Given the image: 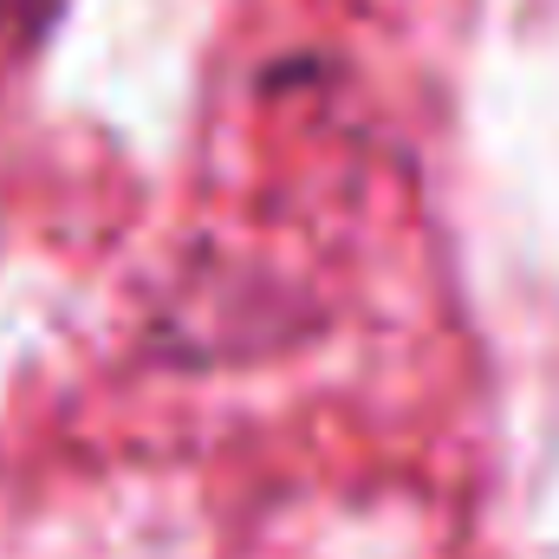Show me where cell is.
Returning a JSON list of instances; mask_svg holds the SVG:
<instances>
[{
    "mask_svg": "<svg viewBox=\"0 0 559 559\" xmlns=\"http://www.w3.org/2000/svg\"><path fill=\"white\" fill-rule=\"evenodd\" d=\"M0 7H7V0H0Z\"/></svg>",
    "mask_w": 559,
    "mask_h": 559,
    "instance_id": "6da1fadb",
    "label": "cell"
}]
</instances>
